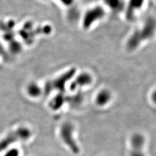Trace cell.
<instances>
[{
    "instance_id": "obj_1",
    "label": "cell",
    "mask_w": 156,
    "mask_h": 156,
    "mask_svg": "<svg viewBox=\"0 0 156 156\" xmlns=\"http://www.w3.org/2000/svg\"><path fill=\"white\" fill-rule=\"evenodd\" d=\"M156 31V19L153 17H147L142 27L135 30L129 38L127 43L128 50H135L142 42L151 39L154 35Z\"/></svg>"
},
{
    "instance_id": "obj_2",
    "label": "cell",
    "mask_w": 156,
    "mask_h": 156,
    "mask_svg": "<svg viewBox=\"0 0 156 156\" xmlns=\"http://www.w3.org/2000/svg\"><path fill=\"white\" fill-rule=\"evenodd\" d=\"M106 12L101 6H95L90 8L84 14L82 24L84 29L90 28L95 23L102 19L105 16Z\"/></svg>"
},
{
    "instance_id": "obj_3",
    "label": "cell",
    "mask_w": 156,
    "mask_h": 156,
    "mask_svg": "<svg viewBox=\"0 0 156 156\" xmlns=\"http://www.w3.org/2000/svg\"><path fill=\"white\" fill-rule=\"evenodd\" d=\"M145 138L142 135L135 134L129 142V156H147L145 151Z\"/></svg>"
},
{
    "instance_id": "obj_4",
    "label": "cell",
    "mask_w": 156,
    "mask_h": 156,
    "mask_svg": "<svg viewBox=\"0 0 156 156\" xmlns=\"http://www.w3.org/2000/svg\"><path fill=\"white\" fill-rule=\"evenodd\" d=\"M145 0H128L124 9L126 19L129 22H133L136 13L139 11L145 4Z\"/></svg>"
},
{
    "instance_id": "obj_5",
    "label": "cell",
    "mask_w": 156,
    "mask_h": 156,
    "mask_svg": "<svg viewBox=\"0 0 156 156\" xmlns=\"http://www.w3.org/2000/svg\"><path fill=\"white\" fill-rule=\"evenodd\" d=\"M104 3L112 11L117 13L124 11L126 8L124 0H104Z\"/></svg>"
},
{
    "instance_id": "obj_6",
    "label": "cell",
    "mask_w": 156,
    "mask_h": 156,
    "mask_svg": "<svg viewBox=\"0 0 156 156\" xmlns=\"http://www.w3.org/2000/svg\"><path fill=\"white\" fill-rule=\"evenodd\" d=\"M111 98V94L107 90H103L97 94L96 102L98 105L103 106L106 105Z\"/></svg>"
},
{
    "instance_id": "obj_7",
    "label": "cell",
    "mask_w": 156,
    "mask_h": 156,
    "mask_svg": "<svg viewBox=\"0 0 156 156\" xmlns=\"http://www.w3.org/2000/svg\"><path fill=\"white\" fill-rule=\"evenodd\" d=\"M92 81L91 76L87 73H84L80 75L78 77L75 82L73 83V89H75L79 86H84L90 83Z\"/></svg>"
},
{
    "instance_id": "obj_8",
    "label": "cell",
    "mask_w": 156,
    "mask_h": 156,
    "mask_svg": "<svg viewBox=\"0 0 156 156\" xmlns=\"http://www.w3.org/2000/svg\"><path fill=\"white\" fill-rule=\"evenodd\" d=\"M62 5L66 7H71L73 5L75 0H58Z\"/></svg>"
},
{
    "instance_id": "obj_9",
    "label": "cell",
    "mask_w": 156,
    "mask_h": 156,
    "mask_svg": "<svg viewBox=\"0 0 156 156\" xmlns=\"http://www.w3.org/2000/svg\"><path fill=\"white\" fill-rule=\"evenodd\" d=\"M19 154L16 151H12L7 153L4 156H18Z\"/></svg>"
},
{
    "instance_id": "obj_10",
    "label": "cell",
    "mask_w": 156,
    "mask_h": 156,
    "mask_svg": "<svg viewBox=\"0 0 156 156\" xmlns=\"http://www.w3.org/2000/svg\"><path fill=\"white\" fill-rule=\"evenodd\" d=\"M151 98H152V100L153 101V102H155L156 104V90H155V91L153 93Z\"/></svg>"
},
{
    "instance_id": "obj_11",
    "label": "cell",
    "mask_w": 156,
    "mask_h": 156,
    "mask_svg": "<svg viewBox=\"0 0 156 156\" xmlns=\"http://www.w3.org/2000/svg\"><path fill=\"white\" fill-rule=\"evenodd\" d=\"M42 1H49V0H42Z\"/></svg>"
}]
</instances>
